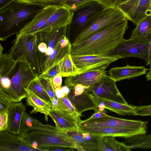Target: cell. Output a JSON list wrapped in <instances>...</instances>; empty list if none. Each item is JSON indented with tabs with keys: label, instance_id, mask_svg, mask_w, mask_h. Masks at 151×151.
Segmentation results:
<instances>
[{
	"label": "cell",
	"instance_id": "obj_4",
	"mask_svg": "<svg viewBox=\"0 0 151 151\" xmlns=\"http://www.w3.org/2000/svg\"><path fill=\"white\" fill-rule=\"evenodd\" d=\"M3 76L9 80L10 86L6 90L2 88L8 93L13 102H19L26 98V89L37 78L24 55L16 60L11 59L3 64L0 68V77Z\"/></svg>",
	"mask_w": 151,
	"mask_h": 151
},
{
	"label": "cell",
	"instance_id": "obj_41",
	"mask_svg": "<svg viewBox=\"0 0 151 151\" xmlns=\"http://www.w3.org/2000/svg\"><path fill=\"white\" fill-rule=\"evenodd\" d=\"M97 142L92 140L86 141L81 146L84 151L97 150Z\"/></svg>",
	"mask_w": 151,
	"mask_h": 151
},
{
	"label": "cell",
	"instance_id": "obj_2",
	"mask_svg": "<svg viewBox=\"0 0 151 151\" xmlns=\"http://www.w3.org/2000/svg\"><path fill=\"white\" fill-rule=\"evenodd\" d=\"M128 21L110 25L81 42L72 45L71 55H105L114 48L123 39L128 28Z\"/></svg>",
	"mask_w": 151,
	"mask_h": 151
},
{
	"label": "cell",
	"instance_id": "obj_47",
	"mask_svg": "<svg viewBox=\"0 0 151 151\" xmlns=\"http://www.w3.org/2000/svg\"><path fill=\"white\" fill-rule=\"evenodd\" d=\"M14 0H0V10L10 4Z\"/></svg>",
	"mask_w": 151,
	"mask_h": 151
},
{
	"label": "cell",
	"instance_id": "obj_3",
	"mask_svg": "<svg viewBox=\"0 0 151 151\" xmlns=\"http://www.w3.org/2000/svg\"><path fill=\"white\" fill-rule=\"evenodd\" d=\"M44 7L14 0L0 10V40H6L20 31Z\"/></svg>",
	"mask_w": 151,
	"mask_h": 151
},
{
	"label": "cell",
	"instance_id": "obj_19",
	"mask_svg": "<svg viewBox=\"0 0 151 151\" xmlns=\"http://www.w3.org/2000/svg\"><path fill=\"white\" fill-rule=\"evenodd\" d=\"M25 106L21 101L12 102L8 109V127L7 130L19 135L23 115L26 110Z\"/></svg>",
	"mask_w": 151,
	"mask_h": 151
},
{
	"label": "cell",
	"instance_id": "obj_17",
	"mask_svg": "<svg viewBox=\"0 0 151 151\" xmlns=\"http://www.w3.org/2000/svg\"><path fill=\"white\" fill-rule=\"evenodd\" d=\"M106 75L105 69L87 71L75 76L66 77L65 84L71 87H73L78 84L85 86H91L101 80Z\"/></svg>",
	"mask_w": 151,
	"mask_h": 151
},
{
	"label": "cell",
	"instance_id": "obj_1",
	"mask_svg": "<svg viewBox=\"0 0 151 151\" xmlns=\"http://www.w3.org/2000/svg\"><path fill=\"white\" fill-rule=\"evenodd\" d=\"M68 27L36 34L41 74L57 64L67 54H71L72 45L66 36Z\"/></svg>",
	"mask_w": 151,
	"mask_h": 151
},
{
	"label": "cell",
	"instance_id": "obj_5",
	"mask_svg": "<svg viewBox=\"0 0 151 151\" xmlns=\"http://www.w3.org/2000/svg\"><path fill=\"white\" fill-rule=\"evenodd\" d=\"M43 129H33L23 138L39 151L41 148L59 146L76 149V146L67 138L66 133L58 130L51 125L47 124Z\"/></svg>",
	"mask_w": 151,
	"mask_h": 151
},
{
	"label": "cell",
	"instance_id": "obj_53",
	"mask_svg": "<svg viewBox=\"0 0 151 151\" xmlns=\"http://www.w3.org/2000/svg\"><path fill=\"white\" fill-rule=\"evenodd\" d=\"M128 0H121L120 1H119V4H120V3H122L123 2L126 1H128Z\"/></svg>",
	"mask_w": 151,
	"mask_h": 151
},
{
	"label": "cell",
	"instance_id": "obj_23",
	"mask_svg": "<svg viewBox=\"0 0 151 151\" xmlns=\"http://www.w3.org/2000/svg\"><path fill=\"white\" fill-rule=\"evenodd\" d=\"M49 116L53 120L55 127L58 130L65 133L79 132L78 124L59 112L52 109Z\"/></svg>",
	"mask_w": 151,
	"mask_h": 151
},
{
	"label": "cell",
	"instance_id": "obj_13",
	"mask_svg": "<svg viewBox=\"0 0 151 151\" xmlns=\"http://www.w3.org/2000/svg\"><path fill=\"white\" fill-rule=\"evenodd\" d=\"M116 6L136 25L145 18L151 16V0H128Z\"/></svg>",
	"mask_w": 151,
	"mask_h": 151
},
{
	"label": "cell",
	"instance_id": "obj_20",
	"mask_svg": "<svg viewBox=\"0 0 151 151\" xmlns=\"http://www.w3.org/2000/svg\"><path fill=\"white\" fill-rule=\"evenodd\" d=\"M149 69L144 66H133L127 65L110 69L109 73L110 77L116 82L129 79L145 74Z\"/></svg>",
	"mask_w": 151,
	"mask_h": 151
},
{
	"label": "cell",
	"instance_id": "obj_11",
	"mask_svg": "<svg viewBox=\"0 0 151 151\" xmlns=\"http://www.w3.org/2000/svg\"><path fill=\"white\" fill-rule=\"evenodd\" d=\"M85 90L103 99L128 104L118 89L116 82L110 76L106 75L101 80Z\"/></svg>",
	"mask_w": 151,
	"mask_h": 151
},
{
	"label": "cell",
	"instance_id": "obj_34",
	"mask_svg": "<svg viewBox=\"0 0 151 151\" xmlns=\"http://www.w3.org/2000/svg\"><path fill=\"white\" fill-rule=\"evenodd\" d=\"M12 102L6 92L0 88V111L8 109Z\"/></svg>",
	"mask_w": 151,
	"mask_h": 151
},
{
	"label": "cell",
	"instance_id": "obj_44",
	"mask_svg": "<svg viewBox=\"0 0 151 151\" xmlns=\"http://www.w3.org/2000/svg\"><path fill=\"white\" fill-rule=\"evenodd\" d=\"M62 77L61 74L60 73L52 79V84L55 90L62 87Z\"/></svg>",
	"mask_w": 151,
	"mask_h": 151
},
{
	"label": "cell",
	"instance_id": "obj_51",
	"mask_svg": "<svg viewBox=\"0 0 151 151\" xmlns=\"http://www.w3.org/2000/svg\"><path fill=\"white\" fill-rule=\"evenodd\" d=\"M98 104V109L101 111H104L106 109L104 103L103 102H99Z\"/></svg>",
	"mask_w": 151,
	"mask_h": 151
},
{
	"label": "cell",
	"instance_id": "obj_42",
	"mask_svg": "<svg viewBox=\"0 0 151 151\" xmlns=\"http://www.w3.org/2000/svg\"><path fill=\"white\" fill-rule=\"evenodd\" d=\"M105 8L116 6L121 0H95Z\"/></svg>",
	"mask_w": 151,
	"mask_h": 151
},
{
	"label": "cell",
	"instance_id": "obj_33",
	"mask_svg": "<svg viewBox=\"0 0 151 151\" xmlns=\"http://www.w3.org/2000/svg\"><path fill=\"white\" fill-rule=\"evenodd\" d=\"M95 0H63L61 6H65L73 12L83 5Z\"/></svg>",
	"mask_w": 151,
	"mask_h": 151
},
{
	"label": "cell",
	"instance_id": "obj_43",
	"mask_svg": "<svg viewBox=\"0 0 151 151\" xmlns=\"http://www.w3.org/2000/svg\"><path fill=\"white\" fill-rule=\"evenodd\" d=\"M90 86H85L79 84H77L73 87L74 96H77L82 94L86 89L89 88Z\"/></svg>",
	"mask_w": 151,
	"mask_h": 151
},
{
	"label": "cell",
	"instance_id": "obj_7",
	"mask_svg": "<svg viewBox=\"0 0 151 151\" xmlns=\"http://www.w3.org/2000/svg\"><path fill=\"white\" fill-rule=\"evenodd\" d=\"M13 44L7 54L14 60L24 55L37 76L41 74L37 54L36 34L19 36L16 35Z\"/></svg>",
	"mask_w": 151,
	"mask_h": 151
},
{
	"label": "cell",
	"instance_id": "obj_35",
	"mask_svg": "<svg viewBox=\"0 0 151 151\" xmlns=\"http://www.w3.org/2000/svg\"><path fill=\"white\" fill-rule=\"evenodd\" d=\"M67 137L76 146L82 145L86 140L79 132H66Z\"/></svg>",
	"mask_w": 151,
	"mask_h": 151
},
{
	"label": "cell",
	"instance_id": "obj_18",
	"mask_svg": "<svg viewBox=\"0 0 151 151\" xmlns=\"http://www.w3.org/2000/svg\"><path fill=\"white\" fill-rule=\"evenodd\" d=\"M59 6L50 5L44 7L35 15L33 19L16 34L19 36L35 34L46 22Z\"/></svg>",
	"mask_w": 151,
	"mask_h": 151
},
{
	"label": "cell",
	"instance_id": "obj_27",
	"mask_svg": "<svg viewBox=\"0 0 151 151\" xmlns=\"http://www.w3.org/2000/svg\"><path fill=\"white\" fill-rule=\"evenodd\" d=\"M133 30L130 38H138L148 41L151 32V16L139 21Z\"/></svg>",
	"mask_w": 151,
	"mask_h": 151
},
{
	"label": "cell",
	"instance_id": "obj_38",
	"mask_svg": "<svg viewBox=\"0 0 151 151\" xmlns=\"http://www.w3.org/2000/svg\"><path fill=\"white\" fill-rule=\"evenodd\" d=\"M134 115L147 116L151 115V105L140 106H134Z\"/></svg>",
	"mask_w": 151,
	"mask_h": 151
},
{
	"label": "cell",
	"instance_id": "obj_49",
	"mask_svg": "<svg viewBox=\"0 0 151 151\" xmlns=\"http://www.w3.org/2000/svg\"><path fill=\"white\" fill-rule=\"evenodd\" d=\"M83 137L85 138L86 141L92 140L94 139H97V137L95 138L96 137L91 136L90 134L88 132H83L81 133Z\"/></svg>",
	"mask_w": 151,
	"mask_h": 151
},
{
	"label": "cell",
	"instance_id": "obj_10",
	"mask_svg": "<svg viewBox=\"0 0 151 151\" xmlns=\"http://www.w3.org/2000/svg\"><path fill=\"white\" fill-rule=\"evenodd\" d=\"M73 60L79 69V73L94 70L105 69L120 56L105 55H71Z\"/></svg>",
	"mask_w": 151,
	"mask_h": 151
},
{
	"label": "cell",
	"instance_id": "obj_29",
	"mask_svg": "<svg viewBox=\"0 0 151 151\" xmlns=\"http://www.w3.org/2000/svg\"><path fill=\"white\" fill-rule=\"evenodd\" d=\"M127 145L131 149H151V133L134 136L129 138Z\"/></svg>",
	"mask_w": 151,
	"mask_h": 151
},
{
	"label": "cell",
	"instance_id": "obj_26",
	"mask_svg": "<svg viewBox=\"0 0 151 151\" xmlns=\"http://www.w3.org/2000/svg\"><path fill=\"white\" fill-rule=\"evenodd\" d=\"M52 110L59 112L68 118L75 121L78 124L82 121L80 118L82 115L80 114L78 112L67 96L58 98L57 106Z\"/></svg>",
	"mask_w": 151,
	"mask_h": 151
},
{
	"label": "cell",
	"instance_id": "obj_15",
	"mask_svg": "<svg viewBox=\"0 0 151 151\" xmlns=\"http://www.w3.org/2000/svg\"><path fill=\"white\" fill-rule=\"evenodd\" d=\"M17 134L6 130L0 133V151H39Z\"/></svg>",
	"mask_w": 151,
	"mask_h": 151
},
{
	"label": "cell",
	"instance_id": "obj_25",
	"mask_svg": "<svg viewBox=\"0 0 151 151\" xmlns=\"http://www.w3.org/2000/svg\"><path fill=\"white\" fill-rule=\"evenodd\" d=\"M111 136L97 137V150L99 151H130L132 149L127 145L117 140Z\"/></svg>",
	"mask_w": 151,
	"mask_h": 151
},
{
	"label": "cell",
	"instance_id": "obj_40",
	"mask_svg": "<svg viewBox=\"0 0 151 151\" xmlns=\"http://www.w3.org/2000/svg\"><path fill=\"white\" fill-rule=\"evenodd\" d=\"M94 110V113L90 117L85 120V121L95 120L106 116L108 115L106 113L107 111L105 109L103 111H100L97 108L96 109Z\"/></svg>",
	"mask_w": 151,
	"mask_h": 151
},
{
	"label": "cell",
	"instance_id": "obj_39",
	"mask_svg": "<svg viewBox=\"0 0 151 151\" xmlns=\"http://www.w3.org/2000/svg\"><path fill=\"white\" fill-rule=\"evenodd\" d=\"M8 109L0 111V132L7 130L8 127Z\"/></svg>",
	"mask_w": 151,
	"mask_h": 151
},
{
	"label": "cell",
	"instance_id": "obj_32",
	"mask_svg": "<svg viewBox=\"0 0 151 151\" xmlns=\"http://www.w3.org/2000/svg\"><path fill=\"white\" fill-rule=\"evenodd\" d=\"M36 78L50 97L52 103L57 97L52 80L45 78Z\"/></svg>",
	"mask_w": 151,
	"mask_h": 151
},
{
	"label": "cell",
	"instance_id": "obj_36",
	"mask_svg": "<svg viewBox=\"0 0 151 151\" xmlns=\"http://www.w3.org/2000/svg\"><path fill=\"white\" fill-rule=\"evenodd\" d=\"M21 1L34 4L42 6L43 7L50 5L61 6L63 0H16Z\"/></svg>",
	"mask_w": 151,
	"mask_h": 151
},
{
	"label": "cell",
	"instance_id": "obj_9",
	"mask_svg": "<svg viewBox=\"0 0 151 151\" xmlns=\"http://www.w3.org/2000/svg\"><path fill=\"white\" fill-rule=\"evenodd\" d=\"M148 41L138 38L123 39L113 49L105 55L119 56L122 58L136 57L146 61L148 56Z\"/></svg>",
	"mask_w": 151,
	"mask_h": 151
},
{
	"label": "cell",
	"instance_id": "obj_48",
	"mask_svg": "<svg viewBox=\"0 0 151 151\" xmlns=\"http://www.w3.org/2000/svg\"><path fill=\"white\" fill-rule=\"evenodd\" d=\"M56 95L58 98L64 97L66 96V94L61 88L55 90Z\"/></svg>",
	"mask_w": 151,
	"mask_h": 151
},
{
	"label": "cell",
	"instance_id": "obj_31",
	"mask_svg": "<svg viewBox=\"0 0 151 151\" xmlns=\"http://www.w3.org/2000/svg\"><path fill=\"white\" fill-rule=\"evenodd\" d=\"M27 89L33 92L52 105V102L50 97L36 78L31 82Z\"/></svg>",
	"mask_w": 151,
	"mask_h": 151
},
{
	"label": "cell",
	"instance_id": "obj_24",
	"mask_svg": "<svg viewBox=\"0 0 151 151\" xmlns=\"http://www.w3.org/2000/svg\"><path fill=\"white\" fill-rule=\"evenodd\" d=\"M89 94L92 99L98 104L99 102H103L106 109L122 116L126 115H134V106L121 104L103 99L93 93Z\"/></svg>",
	"mask_w": 151,
	"mask_h": 151
},
{
	"label": "cell",
	"instance_id": "obj_8",
	"mask_svg": "<svg viewBox=\"0 0 151 151\" xmlns=\"http://www.w3.org/2000/svg\"><path fill=\"white\" fill-rule=\"evenodd\" d=\"M129 19L117 6L105 8L92 24L76 38L72 45L77 44L108 26Z\"/></svg>",
	"mask_w": 151,
	"mask_h": 151
},
{
	"label": "cell",
	"instance_id": "obj_6",
	"mask_svg": "<svg viewBox=\"0 0 151 151\" xmlns=\"http://www.w3.org/2000/svg\"><path fill=\"white\" fill-rule=\"evenodd\" d=\"M105 8L94 1L83 5L73 12L66 35L72 45L77 37L92 24Z\"/></svg>",
	"mask_w": 151,
	"mask_h": 151
},
{
	"label": "cell",
	"instance_id": "obj_22",
	"mask_svg": "<svg viewBox=\"0 0 151 151\" xmlns=\"http://www.w3.org/2000/svg\"><path fill=\"white\" fill-rule=\"evenodd\" d=\"M26 90L27 96L25 98L27 105L33 108V109L30 111V114L40 112L44 114L46 118H47L52 110L51 104L29 90L26 89Z\"/></svg>",
	"mask_w": 151,
	"mask_h": 151
},
{
	"label": "cell",
	"instance_id": "obj_37",
	"mask_svg": "<svg viewBox=\"0 0 151 151\" xmlns=\"http://www.w3.org/2000/svg\"><path fill=\"white\" fill-rule=\"evenodd\" d=\"M60 61L46 72L37 76V78H45L52 80L58 74L60 73Z\"/></svg>",
	"mask_w": 151,
	"mask_h": 151
},
{
	"label": "cell",
	"instance_id": "obj_12",
	"mask_svg": "<svg viewBox=\"0 0 151 151\" xmlns=\"http://www.w3.org/2000/svg\"><path fill=\"white\" fill-rule=\"evenodd\" d=\"M147 122L116 118L109 115L91 121L82 120L79 127H110L132 128H147Z\"/></svg>",
	"mask_w": 151,
	"mask_h": 151
},
{
	"label": "cell",
	"instance_id": "obj_52",
	"mask_svg": "<svg viewBox=\"0 0 151 151\" xmlns=\"http://www.w3.org/2000/svg\"><path fill=\"white\" fill-rule=\"evenodd\" d=\"M146 77L147 81L151 80V67H150L149 72L146 75Z\"/></svg>",
	"mask_w": 151,
	"mask_h": 151
},
{
	"label": "cell",
	"instance_id": "obj_28",
	"mask_svg": "<svg viewBox=\"0 0 151 151\" xmlns=\"http://www.w3.org/2000/svg\"><path fill=\"white\" fill-rule=\"evenodd\" d=\"M60 69L62 76L66 77L78 74L79 70L74 64L71 54H67L61 60Z\"/></svg>",
	"mask_w": 151,
	"mask_h": 151
},
{
	"label": "cell",
	"instance_id": "obj_46",
	"mask_svg": "<svg viewBox=\"0 0 151 151\" xmlns=\"http://www.w3.org/2000/svg\"><path fill=\"white\" fill-rule=\"evenodd\" d=\"M148 47L147 58L146 61L147 65L150 66L151 67V32L148 40Z\"/></svg>",
	"mask_w": 151,
	"mask_h": 151
},
{
	"label": "cell",
	"instance_id": "obj_50",
	"mask_svg": "<svg viewBox=\"0 0 151 151\" xmlns=\"http://www.w3.org/2000/svg\"><path fill=\"white\" fill-rule=\"evenodd\" d=\"M72 87L68 86L66 85L63 86L61 88L65 93L66 95L67 96L70 93Z\"/></svg>",
	"mask_w": 151,
	"mask_h": 151
},
{
	"label": "cell",
	"instance_id": "obj_45",
	"mask_svg": "<svg viewBox=\"0 0 151 151\" xmlns=\"http://www.w3.org/2000/svg\"><path fill=\"white\" fill-rule=\"evenodd\" d=\"M67 147H59L51 146L44 147L41 148L42 151H67L70 150H68Z\"/></svg>",
	"mask_w": 151,
	"mask_h": 151
},
{
	"label": "cell",
	"instance_id": "obj_21",
	"mask_svg": "<svg viewBox=\"0 0 151 151\" xmlns=\"http://www.w3.org/2000/svg\"><path fill=\"white\" fill-rule=\"evenodd\" d=\"M67 96L80 114L82 115V113L86 111L94 110L98 108L99 104L92 99L90 94L85 90L82 94L75 96L72 87Z\"/></svg>",
	"mask_w": 151,
	"mask_h": 151
},
{
	"label": "cell",
	"instance_id": "obj_16",
	"mask_svg": "<svg viewBox=\"0 0 151 151\" xmlns=\"http://www.w3.org/2000/svg\"><path fill=\"white\" fill-rule=\"evenodd\" d=\"M73 13L68 8L59 6L44 26L35 34L51 32L68 26L71 21Z\"/></svg>",
	"mask_w": 151,
	"mask_h": 151
},
{
	"label": "cell",
	"instance_id": "obj_30",
	"mask_svg": "<svg viewBox=\"0 0 151 151\" xmlns=\"http://www.w3.org/2000/svg\"><path fill=\"white\" fill-rule=\"evenodd\" d=\"M40 123L36 119L31 117L25 112L22 117L19 136L23 138L30 131L36 129Z\"/></svg>",
	"mask_w": 151,
	"mask_h": 151
},
{
	"label": "cell",
	"instance_id": "obj_14",
	"mask_svg": "<svg viewBox=\"0 0 151 151\" xmlns=\"http://www.w3.org/2000/svg\"><path fill=\"white\" fill-rule=\"evenodd\" d=\"M78 127L80 132H88L91 136L96 137L111 136L129 138L145 134L147 132V128Z\"/></svg>",
	"mask_w": 151,
	"mask_h": 151
}]
</instances>
